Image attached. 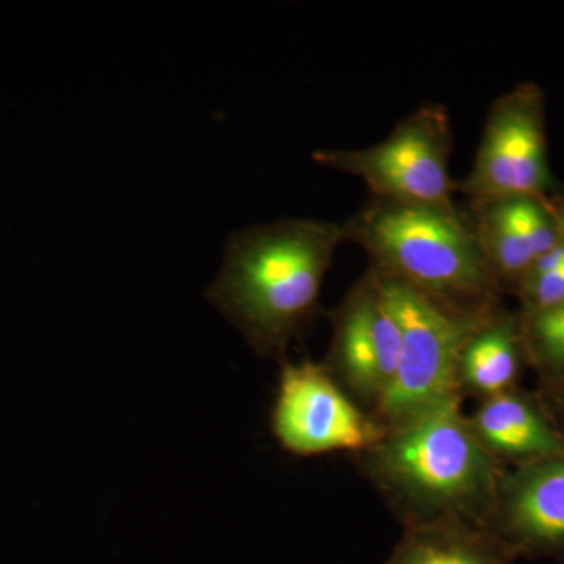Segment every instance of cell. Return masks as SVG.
<instances>
[{"label":"cell","mask_w":564,"mask_h":564,"mask_svg":"<svg viewBox=\"0 0 564 564\" xmlns=\"http://www.w3.org/2000/svg\"><path fill=\"white\" fill-rule=\"evenodd\" d=\"M345 240L339 223L284 218L232 234L207 300L261 356L281 358L318 311L323 281Z\"/></svg>","instance_id":"1"},{"label":"cell","mask_w":564,"mask_h":564,"mask_svg":"<svg viewBox=\"0 0 564 564\" xmlns=\"http://www.w3.org/2000/svg\"><path fill=\"white\" fill-rule=\"evenodd\" d=\"M343 226L347 243L361 247L372 269L452 310L484 315L502 304L467 210L406 206L370 196Z\"/></svg>","instance_id":"2"},{"label":"cell","mask_w":564,"mask_h":564,"mask_svg":"<svg viewBox=\"0 0 564 564\" xmlns=\"http://www.w3.org/2000/svg\"><path fill=\"white\" fill-rule=\"evenodd\" d=\"M367 452L377 480L422 514L485 516L496 507L502 477L464 417L462 397L389 430Z\"/></svg>","instance_id":"3"},{"label":"cell","mask_w":564,"mask_h":564,"mask_svg":"<svg viewBox=\"0 0 564 564\" xmlns=\"http://www.w3.org/2000/svg\"><path fill=\"white\" fill-rule=\"evenodd\" d=\"M370 272L402 333L395 377L375 408L378 423L389 432L462 397L459 359L485 314L459 313L391 274L372 267Z\"/></svg>","instance_id":"4"},{"label":"cell","mask_w":564,"mask_h":564,"mask_svg":"<svg viewBox=\"0 0 564 564\" xmlns=\"http://www.w3.org/2000/svg\"><path fill=\"white\" fill-rule=\"evenodd\" d=\"M454 131L441 104L411 111L384 140L361 150H318L314 162L366 182L375 198L456 210L458 181L451 176Z\"/></svg>","instance_id":"5"},{"label":"cell","mask_w":564,"mask_h":564,"mask_svg":"<svg viewBox=\"0 0 564 564\" xmlns=\"http://www.w3.org/2000/svg\"><path fill=\"white\" fill-rule=\"evenodd\" d=\"M547 104L540 85L521 82L489 107L473 169L458 181L469 207L556 192L549 163Z\"/></svg>","instance_id":"6"},{"label":"cell","mask_w":564,"mask_h":564,"mask_svg":"<svg viewBox=\"0 0 564 564\" xmlns=\"http://www.w3.org/2000/svg\"><path fill=\"white\" fill-rule=\"evenodd\" d=\"M270 422L281 447L302 458L369 451L386 434L356 406L328 367L311 361L284 362Z\"/></svg>","instance_id":"7"},{"label":"cell","mask_w":564,"mask_h":564,"mask_svg":"<svg viewBox=\"0 0 564 564\" xmlns=\"http://www.w3.org/2000/svg\"><path fill=\"white\" fill-rule=\"evenodd\" d=\"M400 347L399 322L369 269L334 311L328 369L377 408L395 377Z\"/></svg>","instance_id":"8"},{"label":"cell","mask_w":564,"mask_h":564,"mask_svg":"<svg viewBox=\"0 0 564 564\" xmlns=\"http://www.w3.org/2000/svg\"><path fill=\"white\" fill-rule=\"evenodd\" d=\"M478 247L500 292H518L534 262L560 242L547 198H510L467 209Z\"/></svg>","instance_id":"9"},{"label":"cell","mask_w":564,"mask_h":564,"mask_svg":"<svg viewBox=\"0 0 564 564\" xmlns=\"http://www.w3.org/2000/svg\"><path fill=\"white\" fill-rule=\"evenodd\" d=\"M492 513L522 547L564 549V458L521 466L500 478Z\"/></svg>","instance_id":"10"},{"label":"cell","mask_w":564,"mask_h":564,"mask_svg":"<svg viewBox=\"0 0 564 564\" xmlns=\"http://www.w3.org/2000/svg\"><path fill=\"white\" fill-rule=\"evenodd\" d=\"M467 421L496 462L505 459L521 467L564 458V434L538 404L516 391L481 400Z\"/></svg>","instance_id":"11"},{"label":"cell","mask_w":564,"mask_h":564,"mask_svg":"<svg viewBox=\"0 0 564 564\" xmlns=\"http://www.w3.org/2000/svg\"><path fill=\"white\" fill-rule=\"evenodd\" d=\"M527 361L521 315L502 304L478 321L464 344L459 359V386L481 400L514 391Z\"/></svg>","instance_id":"12"},{"label":"cell","mask_w":564,"mask_h":564,"mask_svg":"<svg viewBox=\"0 0 564 564\" xmlns=\"http://www.w3.org/2000/svg\"><path fill=\"white\" fill-rule=\"evenodd\" d=\"M440 519L406 534L389 564H500L491 549L474 533Z\"/></svg>","instance_id":"13"},{"label":"cell","mask_w":564,"mask_h":564,"mask_svg":"<svg viewBox=\"0 0 564 564\" xmlns=\"http://www.w3.org/2000/svg\"><path fill=\"white\" fill-rule=\"evenodd\" d=\"M519 315L527 361L549 381L564 383V304L545 313Z\"/></svg>","instance_id":"14"},{"label":"cell","mask_w":564,"mask_h":564,"mask_svg":"<svg viewBox=\"0 0 564 564\" xmlns=\"http://www.w3.org/2000/svg\"><path fill=\"white\" fill-rule=\"evenodd\" d=\"M522 315L540 314L564 304V239L544 252L516 292Z\"/></svg>","instance_id":"15"},{"label":"cell","mask_w":564,"mask_h":564,"mask_svg":"<svg viewBox=\"0 0 564 564\" xmlns=\"http://www.w3.org/2000/svg\"><path fill=\"white\" fill-rule=\"evenodd\" d=\"M549 206H551L552 214L558 226L560 236L564 239V192H554L547 196Z\"/></svg>","instance_id":"16"}]
</instances>
